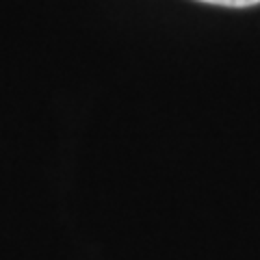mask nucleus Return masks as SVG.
Segmentation results:
<instances>
[{"label": "nucleus", "instance_id": "obj_1", "mask_svg": "<svg viewBox=\"0 0 260 260\" xmlns=\"http://www.w3.org/2000/svg\"><path fill=\"white\" fill-rule=\"evenodd\" d=\"M200 3L219 5V7H254L260 0H200Z\"/></svg>", "mask_w": 260, "mask_h": 260}]
</instances>
